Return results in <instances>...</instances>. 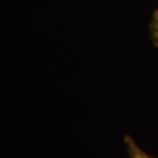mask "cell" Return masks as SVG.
Segmentation results:
<instances>
[{
    "label": "cell",
    "mask_w": 158,
    "mask_h": 158,
    "mask_svg": "<svg viewBox=\"0 0 158 158\" xmlns=\"http://www.w3.org/2000/svg\"><path fill=\"white\" fill-rule=\"evenodd\" d=\"M150 31H151V39L156 47L158 48V11L156 12V16L153 19L150 27Z\"/></svg>",
    "instance_id": "cell-2"
},
{
    "label": "cell",
    "mask_w": 158,
    "mask_h": 158,
    "mask_svg": "<svg viewBox=\"0 0 158 158\" xmlns=\"http://www.w3.org/2000/svg\"><path fill=\"white\" fill-rule=\"evenodd\" d=\"M125 143L127 148V153L130 158H154L145 153L137 145L135 140L129 135H126L124 138Z\"/></svg>",
    "instance_id": "cell-1"
}]
</instances>
